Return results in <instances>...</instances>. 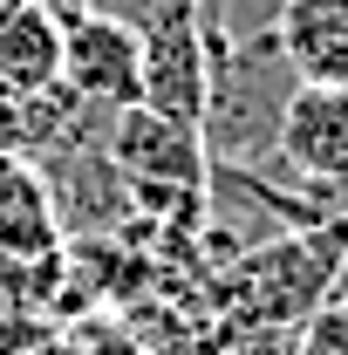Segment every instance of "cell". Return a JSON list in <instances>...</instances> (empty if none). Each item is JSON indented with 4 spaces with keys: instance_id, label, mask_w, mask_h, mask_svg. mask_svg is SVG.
<instances>
[{
    "instance_id": "obj_1",
    "label": "cell",
    "mask_w": 348,
    "mask_h": 355,
    "mask_svg": "<svg viewBox=\"0 0 348 355\" xmlns=\"http://www.w3.org/2000/svg\"><path fill=\"white\" fill-rule=\"evenodd\" d=\"M205 35V28H198ZM301 89L294 62L280 55V35H246V42H218L205 35V157L212 164H260L280 137L287 96Z\"/></svg>"
},
{
    "instance_id": "obj_2",
    "label": "cell",
    "mask_w": 348,
    "mask_h": 355,
    "mask_svg": "<svg viewBox=\"0 0 348 355\" xmlns=\"http://www.w3.org/2000/svg\"><path fill=\"white\" fill-rule=\"evenodd\" d=\"M110 157H116L130 191H205V171H212L205 137L191 123H171V116L143 110V103L110 116Z\"/></svg>"
},
{
    "instance_id": "obj_3",
    "label": "cell",
    "mask_w": 348,
    "mask_h": 355,
    "mask_svg": "<svg viewBox=\"0 0 348 355\" xmlns=\"http://www.w3.org/2000/svg\"><path fill=\"white\" fill-rule=\"evenodd\" d=\"M143 76V35L116 14H82L62 28V89L96 110H130Z\"/></svg>"
},
{
    "instance_id": "obj_4",
    "label": "cell",
    "mask_w": 348,
    "mask_h": 355,
    "mask_svg": "<svg viewBox=\"0 0 348 355\" xmlns=\"http://www.w3.org/2000/svg\"><path fill=\"white\" fill-rule=\"evenodd\" d=\"M137 103L198 130V116H205V35H198V14H191V21H157V28H143Z\"/></svg>"
},
{
    "instance_id": "obj_5",
    "label": "cell",
    "mask_w": 348,
    "mask_h": 355,
    "mask_svg": "<svg viewBox=\"0 0 348 355\" xmlns=\"http://www.w3.org/2000/svg\"><path fill=\"white\" fill-rule=\"evenodd\" d=\"M273 35L301 83L348 89V0H287Z\"/></svg>"
},
{
    "instance_id": "obj_6",
    "label": "cell",
    "mask_w": 348,
    "mask_h": 355,
    "mask_svg": "<svg viewBox=\"0 0 348 355\" xmlns=\"http://www.w3.org/2000/svg\"><path fill=\"white\" fill-rule=\"evenodd\" d=\"M62 83V21L48 14V0H7L0 7V89L35 96Z\"/></svg>"
},
{
    "instance_id": "obj_7",
    "label": "cell",
    "mask_w": 348,
    "mask_h": 355,
    "mask_svg": "<svg viewBox=\"0 0 348 355\" xmlns=\"http://www.w3.org/2000/svg\"><path fill=\"white\" fill-rule=\"evenodd\" d=\"M62 246V219L35 157H0V260H28Z\"/></svg>"
},
{
    "instance_id": "obj_8",
    "label": "cell",
    "mask_w": 348,
    "mask_h": 355,
    "mask_svg": "<svg viewBox=\"0 0 348 355\" xmlns=\"http://www.w3.org/2000/svg\"><path fill=\"white\" fill-rule=\"evenodd\" d=\"M294 355H348V301L328 294L294 321Z\"/></svg>"
},
{
    "instance_id": "obj_9",
    "label": "cell",
    "mask_w": 348,
    "mask_h": 355,
    "mask_svg": "<svg viewBox=\"0 0 348 355\" xmlns=\"http://www.w3.org/2000/svg\"><path fill=\"white\" fill-rule=\"evenodd\" d=\"M89 14H116V21H130L137 35H143L157 21H191L198 0H89Z\"/></svg>"
},
{
    "instance_id": "obj_10",
    "label": "cell",
    "mask_w": 348,
    "mask_h": 355,
    "mask_svg": "<svg viewBox=\"0 0 348 355\" xmlns=\"http://www.w3.org/2000/svg\"><path fill=\"white\" fill-rule=\"evenodd\" d=\"M335 294L348 301V253H342V266H335Z\"/></svg>"
}]
</instances>
